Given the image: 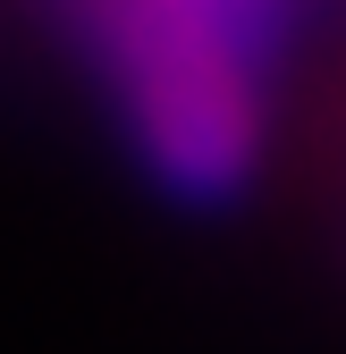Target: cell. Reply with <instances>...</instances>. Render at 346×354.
Returning <instances> with one entry per match:
<instances>
[{
    "label": "cell",
    "instance_id": "cell-1",
    "mask_svg": "<svg viewBox=\"0 0 346 354\" xmlns=\"http://www.w3.org/2000/svg\"><path fill=\"white\" fill-rule=\"evenodd\" d=\"M127 136L178 194H237L262 160V42L287 0H76Z\"/></svg>",
    "mask_w": 346,
    "mask_h": 354
}]
</instances>
